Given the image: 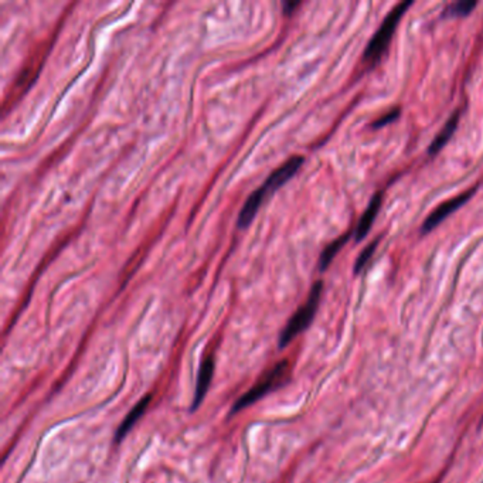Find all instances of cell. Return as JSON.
Masks as SVG:
<instances>
[{"mask_svg": "<svg viewBox=\"0 0 483 483\" xmlns=\"http://www.w3.org/2000/svg\"><path fill=\"white\" fill-rule=\"evenodd\" d=\"M303 165V157L302 156H293L291 157L288 162H285L282 166H279L277 171H274L270 178L265 180V183L257 189L246 201L243 210L239 213L238 217V227L246 228L256 217L257 211L260 210L263 201L274 193L277 189L284 186Z\"/></svg>", "mask_w": 483, "mask_h": 483, "instance_id": "1", "label": "cell"}, {"mask_svg": "<svg viewBox=\"0 0 483 483\" xmlns=\"http://www.w3.org/2000/svg\"><path fill=\"white\" fill-rule=\"evenodd\" d=\"M291 370H292V366H291V362L288 359L281 360L277 364H274L268 371L264 373V376L246 394L241 395L234 402V406L231 409V416L256 404L260 398H263L267 394H270L271 391L282 387L289 380Z\"/></svg>", "mask_w": 483, "mask_h": 483, "instance_id": "2", "label": "cell"}, {"mask_svg": "<svg viewBox=\"0 0 483 483\" xmlns=\"http://www.w3.org/2000/svg\"><path fill=\"white\" fill-rule=\"evenodd\" d=\"M322 291H324V284L322 281H317L313 288L310 289V293L306 299V302L293 313V316L288 320L286 326L281 332L279 336V348H286L296 336H299L303 331L309 328L312 320L316 315V310L319 307Z\"/></svg>", "mask_w": 483, "mask_h": 483, "instance_id": "3", "label": "cell"}, {"mask_svg": "<svg viewBox=\"0 0 483 483\" xmlns=\"http://www.w3.org/2000/svg\"><path fill=\"white\" fill-rule=\"evenodd\" d=\"M410 6H413V2L399 4L388 13L385 20L380 26V29L376 32V34L373 36V39L367 44V48L364 53V58L367 61L377 60L387 50L390 40H391V37H392V34L398 26V22L401 20L402 16H404V13L407 12V9Z\"/></svg>", "mask_w": 483, "mask_h": 483, "instance_id": "4", "label": "cell"}, {"mask_svg": "<svg viewBox=\"0 0 483 483\" xmlns=\"http://www.w3.org/2000/svg\"><path fill=\"white\" fill-rule=\"evenodd\" d=\"M473 194V192L470 190V192H466V193H463V194H461V196H456V197H454V199H451V200H448V201H445V203H442L439 207H437L431 214H430V217L425 220V223H424V225H423V232H430V231H432L438 224H441L448 216H451L454 211H456L461 206H463L469 199H470V196Z\"/></svg>", "mask_w": 483, "mask_h": 483, "instance_id": "5", "label": "cell"}, {"mask_svg": "<svg viewBox=\"0 0 483 483\" xmlns=\"http://www.w3.org/2000/svg\"><path fill=\"white\" fill-rule=\"evenodd\" d=\"M213 376H214V357L213 356H206L201 360V364H200V369H199V373H197V381H196V388H194L192 411L197 410L200 407L204 397L207 395V391H209V387L211 384Z\"/></svg>", "mask_w": 483, "mask_h": 483, "instance_id": "6", "label": "cell"}, {"mask_svg": "<svg viewBox=\"0 0 483 483\" xmlns=\"http://www.w3.org/2000/svg\"><path fill=\"white\" fill-rule=\"evenodd\" d=\"M152 398H153V394H147L139 402H136V406L129 411L126 418L121 423V425L117 430V434H115V442L117 444H119L128 435V432L136 425V423L143 417V414L146 413V410L150 404Z\"/></svg>", "mask_w": 483, "mask_h": 483, "instance_id": "7", "label": "cell"}, {"mask_svg": "<svg viewBox=\"0 0 483 483\" xmlns=\"http://www.w3.org/2000/svg\"><path fill=\"white\" fill-rule=\"evenodd\" d=\"M44 55H46V47H39L36 50V55H33V58L29 60V67L22 70V74L19 75L18 78V83L13 88V91H11V94L13 93V95L16 93H22L23 90H26L32 81H33V78L36 75V72L40 70V67L43 65V60H44Z\"/></svg>", "mask_w": 483, "mask_h": 483, "instance_id": "8", "label": "cell"}, {"mask_svg": "<svg viewBox=\"0 0 483 483\" xmlns=\"http://www.w3.org/2000/svg\"><path fill=\"white\" fill-rule=\"evenodd\" d=\"M381 203H383V194L378 192L373 196L369 207L366 209V211L363 213V216L360 217V221L357 223L356 227V239L362 241L363 238H366V235L369 234L380 209H381Z\"/></svg>", "mask_w": 483, "mask_h": 483, "instance_id": "9", "label": "cell"}, {"mask_svg": "<svg viewBox=\"0 0 483 483\" xmlns=\"http://www.w3.org/2000/svg\"><path fill=\"white\" fill-rule=\"evenodd\" d=\"M458 121H459V112H455L451 119L445 124V126L441 129V132L437 135V138L434 139V142L430 146V153H438L445 145L446 142L451 139V136L454 135L456 126H458Z\"/></svg>", "mask_w": 483, "mask_h": 483, "instance_id": "10", "label": "cell"}, {"mask_svg": "<svg viewBox=\"0 0 483 483\" xmlns=\"http://www.w3.org/2000/svg\"><path fill=\"white\" fill-rule=\"evenodd\" d=\"M349 237H350V234L342 235L340 238L335 239L333 243H331V244L324 250V253H322L320 260H319V270H320V271H325V270L331 265V263L333 261V258L336 257V254H338V253L342 250V247L348 243Z\"/></svg>", "mask_w": 483, "mask_h": 483, "instance_id": "11", "label": "cell"}, {"mask_svg": "<svg viewBox=\"0 0 483 483\" xmlns=\"http://www.w3.org/2000/svg\"><path fill=\"white\" fill-rule=\"evenodd\" d=\"M476 8V2H456L445 8V16L449 18H463L469 15Z\"/></svg>", "mask_w": 483, "mask_h": 483, "instance_id": "12", "label": "cell"}, {"mask_svg": "<svg viewBox=\"0 0 483 483\" xmlns=\"http://www.w3.org/2000/svg\"><path fill=\"white\" fill-rule=\"evenodd\" d=\"M378 243H380V239H374L373 243H371L370 246H367V247L363 250V253L357 257L356 265H355V272H356V274H360L362 270L369 264V261H370L371 257L374 256V251H376Z\"/></svg>", "mask_w": 483, "mask_h": 483, "instance_id": "13", "label": "cell"}, {"mask_svg": "<svg viewBox=\"0 0 483 483\" xmlns=\"http://www.w3.org/2000/svg\"><path fill=\"white\" fill-rule=\"evenodd\" d=\"M398 115H399V110H394L392 112H388V114H387L384 118H380L378 121H376V122L373 124V126H374V128L384 126V125H387V124H390V122L395 121V119L398 118Z\"/></svg>", "mask_w": 483, "mask_h": 483, "instance_id": "14", "label": "cell"}, {"mask_svg": "<svg viewBox=\"0 0 483 483\" xmlns=\"http://www.w3.org/2000/svg\"><path fill=\"white\" fill-rule=\"evenodd\" d=\"M296 6H299V4H285L284 12H285V13H291Z\"/></svg>", "mask_w": 483, "mask_h": 483, "instance_id": "15", "label": "cell"}]
</instances>
